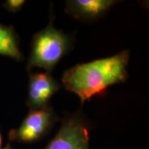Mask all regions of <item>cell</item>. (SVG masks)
<instances>
[{"instance_id":"6da1fadb","label":"cell","mask_w":149,"mask_h":149,"mask_svg":"<svg viewBox=\"0 0 149 149\" xmlns=\"http://www.w3.org/2000/svg\"><path fill=\"white\" fill-rule=\"evenodd\" d=\"M128 60L129 52L124 51L107 58L76 65L65 71L61 81L65 88L75 93L84 103L111 86L125 81Z\"/></svg>"},{"instance_id":"7a4b0ae2","label":"cell","mask_w":149,"mask_h":149,"mask_svg":"<svg viewBox=\"0 0 149 149\" xmlns=\"http://www.w3.org/2000/svg\"><path fill=\"white\" fill-rule=\"evenodd\" d=\"M69 46L68 37L50 23L33 37L28 68L39 67L49 73L68 51Z\"/></svg>"},{"instance_id":"3957f363","label":"cell","mask_w":149,"mask_h":149,"mask_svg":"<svg viewBox=\"0 0 149 149\" xmlns=\"http://www.w3.org/2000/svg\"><path fill=\"white\" fill-rule=\"evenodd\" d=\"M56 120L55 113L50 107L31 110L17 129L9 132L10 141L33 143L47 135Z\"/></svg>"},{"instance_id":"277c9868","label":"cell","mask_w":149,"mask_h":149,"mask_svg":"<svg viewBox=\"0 0 149 149\" xmlns=\"http://www.w3.org/2000/svg\"><path fill=\"white\" fill-rule=\"evenodd\" d=\"M44 149H89L86 121L78 115L65 119L58 133Z\"/></svg>"},{"instance_id":"5b68a950","label":"cell","mask_w":149,"mask_h":149,"mask_svg":"<svg viewBox=\"0 0 149 149\" xmlns=\"http://www.w3.org/2000/svg\"><path fill=\"white\" fill-rule=\"evenodd\" d=\"M59 84L48 72L30 74L28 105L31 110L47 107L52 96L59 90Z\"/></svg>"},{"instance_id":"8992f818","label":"cell","mask_w":149,"mask_h":149,"mask_svg":"<svg viewBox=\"0 0 149 149\" xmlns=\"http://www.w3.org/2000/svg\"><path fill=\"white\" fill-rule=\"evenodd\" d=\"M116 2L113 0H72L66 1V11L75 18L91 19L102 16Z\"/></svg>"},{"instance_id":"52a82bcc","label":"cell","mask_w":149,"mask_h":149,"mask_svg":"<svg viewBox=\"0 0 149 149\" xmlns=\"http://www.w3.org/2000/svg\"><path fill=\"white\" fill-rule=\"evenodd\" d=\"M0 55L20 61L22 55L19 51L17 36L13 29L0 24Z\"/></svg>"},{"instance_id":"ba28073f","label":"cell","mask_w":149,"mask_h":149,"mask_svg":"<svg viewBox=\"0 0 149 149\" xmlns=\"http://www.w3.org/2000/svg\"><path fill=\"white\" fill-rule=\"evenodd\" d=\"M24 3H25V1L24 0H7L3 4V6L10 12L15 13L19 10Z\"/></svg>"},{"instance_id":"9c48e42d","label":"cell","mask_w":149,"mask_h":149,"mask_svg":"<svg viewBox=\"0 0 149 149\" xmlns=\"http://www.w3.org/2000/svg\"><path fill=\"white\" fill-rule=\"evenodd\" d=\"M1 144H2V135H1V130H0V149L1 148Z\"/></svg>"},{"instance_id":"30bf717a","label":"cell","mask_w":149,"mask_h":149,"mask_svg":"<svg viewBox=\"0 0 149 149\" xmlns=\"http://www.w3.org/2000/svg\"><path fill=\"white\" fill-rule=\"evenodd\" d=\"M3 149H13V148H12V146H10V144H8Z\"/></svg>"}]
</instances>
